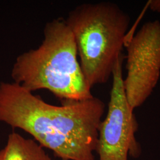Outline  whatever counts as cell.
Returning <instances> with one entry per match:
<instances>
[{"label":"cell","instance_id":"1","mask_svg":"<svg viewBox=\"0 0 160 160\" xmlns=\"http://www.w3.org/2000/svg\"><path fill=\"white\" fill-rule=\"evenodd\" d=\"M105 107L96 97L52 105L14 82L0 83V121L28 133L61 160H95Z\"/></svg>","mask_w":160,"mask_h":160},{"label":"cell","instance_id":"2","mask_svg":"<svg viewBox=\"0 0 160 160\" xmlns=\"http://www.w3.org/2000/svg\"><path fill=\"white\" fill-rule=\"evenodd\" d=\"M74 38L65 20L46 23L40 46L17 57L12 68L14 82L33 92L48 90L62 100L91 98L78 60Z\"/></svg>","mask_w":160,"mask_h":160},{"label":"cell","instance_id":"3","mask_svg":"<svg viewBox=\"0 0 160 160\" xmlns=\"http://www.w3.org/2000/svg\"><path fill=\"white\" fill-rule=\"evenodd\" d=\"M65 21L88 86L106 83L122 55L131 23L129 14L112 2L84 3L69 12Z\"/></svg>","mask_w":160,"mask_h":160},{"label":"cell","instance_id":"4","mask_svg":"<svg viewBox=\"0 0 160 160\" xmlns=\"http://www.w3.org/2000/svg\"><path fill=\"white\" fill-rule=\"evenodd\" d=\"M123 54L112 74L108 113L102 120L98 132L96 152L98 160H128L137 158L141 149L135 138L138 123L127 100L123 86Z\"/></svg>","mask_w":160,"mask_h":160},{"label":"cell","instance_id":"5","mask_svg":"<svg viewBox=\"0 0 160 160\" xmlns=\"http://www.w3.org/2000/svg\"><path fill=\"white\" fill-rule=\"evenodd\" d=\"M124 46L127 52V72L123 86L133 111L148 98L160 79V20L144 23Z\"/></svg>","mask_w":160,"mask_h":160},{"label":"cell","instance_id":"6","mask_svg":"<svg viewBox=\"0 0 160 160\" xmlns=\"http://www.w3.org/2000/svg\"><path fill=\"white\" fill-rule=\"evenodd\" d=\"M0 160H53L45 148L32 139L13 132L0 149Z\"/></svg>","mask_w":160,"mask_h":160},{"label":"cell","instance_id":"7","mask_svg":"<svg viewBox=\"0 0 160 160\" xmlns=\"http://www.w3.org/2000/svg\"><path fill=\"white\" fill-rule=\"evenodd\" d=\"M149 8L154 12L160 14V0H151L148 3Z\"/></svg>","mask_w":160,"mask_h":160}]
</instances>
